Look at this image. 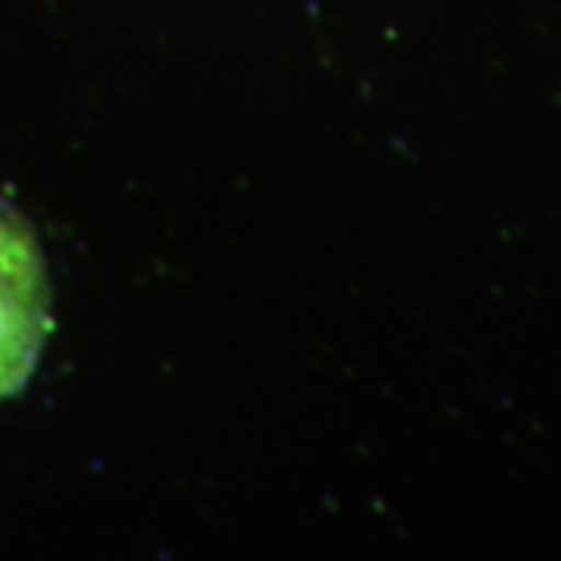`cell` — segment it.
<instances>
[{
	"mask_svg": "<svg viewBox=\"0 0 561 561\" xmlns=\"http://www.w3.org/2000/svg\"><path fill=\"white\" fill-rule=\"evenodd\" d=\"M50 331V287L41 247L16 209L0 203V400L35 371Z\"/></svg>",
	"mask_w": 561,
	"mask_h": 561,
	"instance_id": "obj_1",
	"label": "cell"
}]
</instances>
